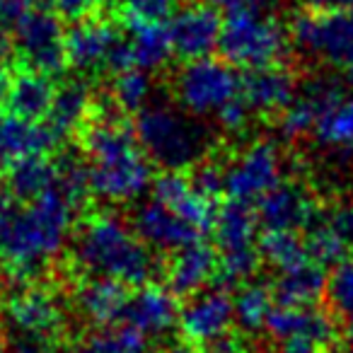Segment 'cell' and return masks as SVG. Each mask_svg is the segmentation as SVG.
<instances>
[{
    "label": "cell",
    "mask_w": 353,
    "mask_h": 353,
    "mask_svg": "<svg viewBox=\"0 0 353 353\" xmlns=\"http://www.w3.org/2000/svg\"><path fill=\"white\" fill-rule=\"evenodd\" d=\"M288 49V34L274 20L259 12V8H242V10H230L228 20L223 22L221 51L223 61L230 65L254 70L276 65L283 59Z\"/></svg>",
    "instance_id": "cell-5"
},
{
    "label": "cell",
    "mask_w": 353,
    "mask_h": 353,
    "mask_svg": "<svg viewBox=\"0 0 353 353\" xmlns=\"http://www.w3.org/2000/svg\"><path fill=\"white\" fill-rule=\"evenodd\" d=\"M312 133L327 148H353V97L346 90L319 109Z\"/></svg>",
    "instance_id": "cell-27"
},
{
    "label": "cell",
    "mask_w": 353,
    "mask_h": 353,
    "mask_svg": "<svg viewBox=\"0 0 353 353\" xmlns=\"http://www.w3.org/2000/svg\"><path fill=\"white\" fill-rule=\"evenodd\" d=\"M152 199L165 203L167 208L176 213L179 218L194 225L196 230L206 232L216 223V199L203 194L201 189L182 174V170H167L152 182Z\"/></svg>",
    "instance_id": "cell-12"
},
{
    "label": "cell",
    "mask_w": 353,
    "mask_h": 353,
    "mask_svg": "<svg viewBox=\"0 0 353 353\" xmlns=\"http://www.w3.org/2000/svg\"><path fill=\"white\" fill-rule=\"evenodd\" d=\"M56 184V165L44 155H27L10 162L8 170V189L12 196L32 201Z\"/></svg>",
    "instance_id": "cell-29"
},
{
    "label": "cell",
    "mask_w": 353,
    "mask_h": 353,
    "mask_svg": "<svg viewBox=\"0 0 353 353\" xmlns=\"http://www.w3.org/2000/svg\"><path fill=\"white\" fill-rule=\"evenodd\" d=\"M54 97H56V88L51 83V75L34 68L8 80L6 94H3L8 112L17 114V117L32 119V121H39V119L49 117Z\"/></svg>",
    "instance_id": "cell-23"
},
{
    "label": "cell",
    "mask_w": 353,
    "mask_h": 353,
    "mask_svg": "<svg viewBox=\"0 0 353 353\" xmlns=\"http://www.w3.org/2000/svg\"><path fill=\"white\" fill-rule=\"evenodd\" d=\"M329 223L334 225V230L341 235V240L348 247H353V206H341L336 211L329 213Z\"/></svg>",
    "instance_id": "cell-41"
},
{
    "label": "cell",
    "mask_w": 353,
    "mask_h": 353,
    "mask_svg": "<svg viewBox=\"0 0 353 353\" xmlns=\"http://www.w3.org/2000/svg\"><path fill=\"white\" fill-rule=\"evenodd\" d=\"M145 339V334L126 324V327L92 334L73 353H148Z\"/></svg>",
    "instance_id": "cell-33"
},
{
    "label": "cell",
    "mask_w": 353,
    "mask_h": 353,
    "mask_svg": "<svg viewBox=\"0 0 353 353\" xmlns=\"http://www.w3.org/2000/svg\"><path fill=\"white\" fill-rule=\"evenodd\" d=\"M314 10H353V0H305Z\"/></svg>",
    "instance_id": "cell-45"
},
{
    "label": "cell",
    "mask_w": 353,
    "mask_h": 353,
    "mask_svg": "<svg viewBox=\"0 0 353 353\" xmlns=\"http://www.w3.org/2000/svg\"><path fill=\"white\" fill-rule=\"evenodd\" d=\"M307 235H305V247H307V254L314 264L319 266H332L339 261L346 259V252L351 247L341 240L334 225L329 223L327 216H317L307 228Z\"/></svg>",
    "instance_id": "cell-32"
},
{
    "label": "cell",
    "mask_w": 353,
    "mask_h": 353,
    "mask_svg": "<svg viewBox=\"0 0 353 353\" xmlns=\"http://www.w3.org/2000/svg\"><path fill=\"white\" fill-rule=\"evenodd\" d=\"M123 319L145 336H162L179 322L176 295L170 288L145 283L136 295L128 298Z\"/></svg>",
    "instance_id": "cell-17"
},
{
    "label": "cell",
    "mask_w": 353,
    "mask_h": 353,
    "mask_svg": "<svg viewBox=\"0 0 353 353\" xmlns=\"http://www.w3.org/2000/svg\"><path fill=\"white\" fill-rule=\"evenodd\" d=\"M281 182V152L274 143L256 141L223 170V192L232 201H259Z\"/></svg>",
    "instance_id": "cell-8"
},
{
    "label": "cell",
    "mask_w": 353,
    "mask_h": 353,
    "mask_svg": "<svg viewBox=\"0 0 353 353\" xmlns=\"http://www.w3.org/2000/svg\"><path fill=\"white\" fill-rule=\"evenodd\" d=\"M133 230L138 232L148 247H155L162 252H176L192 242L201 240L203 232L189 225L184 218L176 216L172 208H167L160 201H148L136 211L133 218Z\"/></svg>",
    "instance_id": "cell-15"
},
{
    "label": "cell",
    "mask_w": 353,
    "mask_h": 353,
    "mask_svg": "<svg viewBox=\"0 0 353 353\" xmlns=\"http://www.w3.org/2000/svg\"><path fill=\"white\" fill-rule=\"evenodd\" d=\"M10 51H12V41H10V37H8V30L0 27V61H6L8 56H10Z\"/></svg>",
    "instance_id": "cell-46"
},
{
    "label": "cell",
    "mask_w": 353,
    "mask_h": 353,
    "mask_svg": "<svg viewBox=\"0 0 353 353\" xmlns=\"http://www.w3.org/2000/svg\"><path fill=\"white\" fill-rule=\"evenodd\" d=\"M256 225H259V218H256V211L250 208V203L230 201L228 206H223L213 223L216 245L221 254L254 250Z\"/></svg>",
    "instance_id": "cell-24"
},
{
    "label": "cell",
    "mask_w": 353,
    "mask_h": 353,
    "mask_svg": "<svg viewBox=\"0 0 353 353\" xmlns=\"http://www.w3.org/2000/svg\"><path fill=\"white\" fill-rule=\"evenodd\" d=\"M143 152L165 170H187L206 150V133L170 107H143L136 119Z\"/></svg>",
    "instance_id": "cell-4"
},
{
    "label": "cell",
    "mask_w": 353,
    "mask_h": 353,
    "mask_svg": "<svg viewBox=\"0 0 353 353\" xmlns=\"http://www.w3.org/2000/svg\"><path fill=\"white\" fill-rule=\"evenodd\" d=\"M259 250H245V252H225L218 256V271H216V283L221 288H235V285L245 283L259 266Z\"/></svg>",
    "instance_id": "cell-36"
},
{
    "label": "cell",
    "mask_w": 353,
    "mask_h": 353,
    "mask_svg": "<svg viewBox=\"0 0 353 353\" xmlns=\"http://www.w3.org/2000/svg\"><path fill=\"white\" fill-rule=\"evenodd\" d=\"M6 88H8V80L3 78V73H0V97H3V94H6Z\"/></svg>",
    "instance_id": "cell-48"
},
{
    "label": "cell",
    "mask_w": 353,
    "mask_h": 353,
    "mask_svg": "<svg viewBox=\"0 0 353 353\" xmlns=\"http://www.w3.org/2000/svg\"><path fill=\"white\" fill-rule=\"evenodd\" d=\"M327 285V276H324L322 266L307 261V264L298 266L293 271H283L279 276V281L274 283V298L276 305H314V300H319V295L324 293Z\"/></svg>",
    "instance_id": "cell-28"
},
{
    "label": "cell",
    "mask_w": 353,
    "mask_h": 353,
    "mask_svg": "<svg viewBox=\"0 0 353 353\" xmlns=\"http://www.w3.org/2000/svg\"><path fill=\"white\" fill-rule=\"evenodd\" d=\"M266 329L279 341L283 339H312L317 343H329L334 339V319L312 305H279L271 310Z\"/></svg>",
    "instance_id": "cell-22"
},
{
    "label": "cell",
    "mask_w": 353,
    "mask_h": 353,
    "mask_svg": "<svg viewBox=\"0 0 353 353\" xmlns=\"http://www.w3.org/2000/svg\"><path fill=\"white\" fill-rule=\"evenodd\" d=\"M240 97L256 114L283 112L295 99V80L285 68H254L240 80Z\"/></svg>",
    "instance_id": "cell-20"
},
{
    "label": "cell",
    "mask_w": 353,
    "mask_h": 353,
    "mask_svg": "<svg viewBox=\"0 0 353 353\" xmlns=\"http://www.w3.org/2000/svg\"><path fill=\"white\" fill-rule=\"evenodd\" d=\"M218 271V254L213 247L203 245L201 240L176 250L167 266V288L176 298H187L194 295L216 279Z\"/></svg>",
    "instance_id": "cell-18"
},
{
    "label": "cell",
    "mask_w": 353,
    "mask_h": 353,
    "mask_svg": "<svg viewBox=\"0 0 353 353\" xmlns=\"http://www.w3.org/2000/svg\"><path fill=\"white\" fill-rule=\"evenodd\" d=\"M339 353H353V341L348 343V346H343V348H341V351H339Z\"/></svg>",
    "instance_id": "cell-50"
},
{
    "label": "cell",
    "mask_w": 353,
    "mask_h": 353,
    "mask_svg": "<svg viewBox=\"0 0 353 353\" xmlns=\"http://www.w3.org/2000/svg\"><path fill=\"white\" fill-rule=\"evenodd\" d=\"M213 8H223V10H242V8H256L264 0H203Z\"/></svg>",
    "instance_id": "cell-43"
},
{
    "label": "cell",
    "mask_w": 353,
    "mask_h": 353,
    "mask_svg": "<svg viewBox=\"0 0 353 353\" xmlns=\"http://www.w3.org/2000/svg\"><path fill=\"white\" fill-rule=\"evenodd\" d=\"M179 0H121V10L126 20L165 22L174 17Z\"/></svg>",
    "instance_id": "cell-37"
},
{
    "label": "cell",
    "mask_w": 353,
    "mask_h": 353,
    "mask_svg": "<svg viewBox=\"0 0 353 353\" xmlns=\"http://www.w3.org/2000/svg\"><path fill=\"white\" fill-rule=\"evenodd\" d=\"M317 216L312 196L298 184L279 182L256 201V218L264 230H305Z\"/></svg>",
    "instance_id": "cell-14"
},
{
    "label": "cell",
    "mask_w": 353,
    "mask_h": 353,
    "mask_svg": "<svg viewBox=\"0 0 353 353\" xmlns=\"http://www.w3.org/2000/svg\"><path fill=\"white\" fill-rule=\"evenodd\" d=\"M235 319L232 298L225 288L208 290V293H194L192 300L179 310V329L184 339L196 346H206L228 334V327Z\"/></svg>",
    "instance_id": "cell-13"
},
{
    "label": "cell",
    "mask_w": 353,
    "mask_h": 353,
    "mask_svg": "<svg viewBox=\"0 0 353 353\" xmlns=\"http://www.w3.org/2000/svg\"><path fill=\"white\" fill-rule=\"evenodd\" d=\"M112 94L117 107H121L123 112H141L143 107H148L150 78L143 68H128L123 73H117Z\"/></svg>",
    "instance_id": "cell-35"
},
{
    "label": "cell",
    "mask_w": 353,
    "mask_h": 353,
    "mask_svg": "<svg viewBox=\"0 0 353 353\" xmlns=\"http://www.w3.org/2000/svg\"><path fill=\"white\" fill-rule=\"evenodd\" d=\"M10 353H49L44 341H34V339L20 336V341H15V346L10 348Z\"/></svg>",
    "instance_id": "cell-44"
},
{
    "label": "cell",
    "mask_w": 353,
    "mask_h": 353,
    "mask_svg": "<svg viewBox=\"0 0 353 353\" xmlns=\"http://www.w3.org/2000/svg\"><path fill=\"white\" fill-rule=\"evenodd\" d=\"M128 298L131 295L126 290V283L107 279V276H94L78 288L75 303L88 322L97 324V327H109L126 314Z\"/></svg>",
    "instance_id": "cell-21"
},
{
    "label": "cell",
    "mask_w": 353,
    "mask_h": 353,
    "mask_svg": "<svg viewBox=\"0 0 353 353\" xmlns=\"http://www.w3.org/2000/svg\"><path fill=\"white\" fill-rule=\"evenodd\" d=\"M167 353H194L192 348H172V351H167Z\"/></svg>",
    "instance_id": "cell-49"
},
{
    "label": "cell",
    "mask_w": 353,
    "mask_h": 353,
    "mask_svg": "<svg viewBox=\"0 0 353 353\" xmlns=\"http://www.w3.org/2000/svg\"><path fill=\"white\" fill-rule=\"evenodd\" d=\"M119 34L109 22L85 17L65 32V59L78 70H94L107 65Z\"/></svg>",
    "instance_id": "cell-16"
},
{
    "label": "cell",
    "mask_w": 353,
    "mask_h": 353,
    "mask_svg": "<svg viewBox=\"0 0 353 353\" xmlns=\"http://www.w3.org/2000/svg\"><path fill=\"white\" fill-rule=\"evenodd\" d=\"M256 250H259L261 259L266 264L276 266L281 274L312 261L307 254V247H305V240H300L295 230H266Z\"/></svg>",
    "instance_id": "cell-31"
},
{
    "label": "cell",
    "mask_w": 353,
    "mask_h": 353,
    "mask_svg": "<svg viewBox=\"0 0 353 353\" xmlns=\"http://www.w3.org/2000/svg\"><path fill=\"white\" fill-rule=\"evenodd\" d=\"M8 322L20 336L46 343L63 329L65 312L54 290L25 285L8 305Z\"/></svg>",
    "instance_id": "cell-10"
},
{
    "label": "cell",
    "mask_w": 353,
    "mask_h": 353,
    "mask_svg": "<svg viewBox=\"0 0 353 353\" xmlns=\"http://www.w3.org/2000/svg\"><path fill=\"white\" fill-rule=\"evenodd\" d=\"M174 92L189 114L208 117L240 97V78L228 61L206 56V59L187 61V65L176 75Z\"/></svg>",
    "instance_id": "cell-7"
},
{
    "label": "cell",
    "mask_w": 353,
    "mask_h": 353,
    "mask_svg": "<svg viewBox=\"0 0 353 353\" xmlns=\"http://www.w3.org/2000/svg\"><path fill=\"white\" fill-rule=\"evenodd\" d=\"M17 46H20L22 59L34 70L46 75H59L65 59V34L61 30L59 15L51 10H32L20 27L15 30Z\"/></svg>",
    "instance_id": "cell-9"
},
{
    "label": "cell",
    "mask_w": 353,
    "mask_h": 353,
    "mask_svg": "<svg viewBox=\"0 0 353 353\" xmlns=\"http://www.w3.org/2000/svg\"><path fill=\"white\" fill-rule=\"evenodd\" d=\"M274 303V288L264 283H245L232 300L237 327L247 334H256L259 329H266Z\"/></svg>",
    "instance_id": "cell-30"
},
{
    "label": "cell",
    "mask_w": 353,
    "mask_h": 353,
    "mask_svg": "<svg viewBox=\"0 0 353 353\" xmlns=\"http://www.w3.org/2000/svg\"><path fill=\"white\" fill-rule=\"evenodd\" d=\"M293 44L353 80V10H310L293 20Z\"/></svg>",
    "instance_id": "cell-6"
},
{
    "label": "cell",
    "mask_w": 353,
    "mask_h": 353,
    "mask_svg": "<svg viewBox=\"0 0 353 353\" xmlns=\"http://www.w3.org/2000/svg\"><path fill=\"white\" fill-rule=\"evenodd\" d=\"M8 218H10V211H8V199H6L3 187H0V232H3V228H6Z\"/></svg>",
    "instance_id": "cell-47"
},
{
    "label": "cell",
    "mask_w": 353,
    "mask_h": 353,
    "mask_svg": "<svg viewBox=\"0 0 353 353\" xmlns=\"http://www.w3.org/2000/svg\"><path fill=\"white\" fill-rule=\"evenodd\" d=\"M83 145L92 160L90 189L104 201H136L155 182L150 157L143 152L136 133L117 117L99 119L88 126Z\"/></svg>",
    "instance_id": "cell-2"
},
{
    "label": "cell",
    "mask_w": 353,
    "mask_h": 353,
    "mask_svg": "<svg viewBox=\"0 0 353 353\" xmlns=\"http://www.w3.org/2000/svg\"><path fill=\"white\" fill-rule=\"evenodd\" d=\"M61 136L49 123L32 121L8 112L0 114V160L15 162L27 155H46Z\"/></svg>",
    "instance_id": "cell-19"
},
{
    "label": "cell",
    "mask_w": 353,
    "mask_h": 353,
    "mask_svg": "<svg viewBox=\"0 0 353 353\" xmlns=\"http://www.w3.org/2000/svg\"><path fill=\"white\" fill-rule=\"evenodd\" d=\"M128 27V46H131L136 68L152 70L160 68L172 56V37L165 22H143L126 20Z\"/></svg>",
    "instance_id": "cell-25"
},
{
    "label": "cell",
    "mask_w": 353,
    "mask_h": 353,
    "mask_svg": "<svg viewBox=\"0 0 353 353\" xmlns=\"http://www.w3.org/2000/svg\"><path fill=\"white\" fill-rule=\"evenodd\" d=\"M37 0H0V27L17 30L20 22L34 10Z\"/></svg>",
    "instance_id": "cell-40"
},
{
    "label": "cell",
    "mask_w": 353,
    "mask_h": 353,
    "mask_svg": "<svg viewBox=\"0 0 353 353\" xmlns=\"http://www.w3.org/2000/svg\"><path fill=\"white\" fill-rule=\"evenodd\" d=\"M322 343L312 341V339H283L279 351L274 353H322Z\"/></svg>",
    "instance_id": "cell-42"
},
{
    "label": "cell",
    "mask_w": 353,
    "mask_h": 353,
    "mask_svg": "<svg viewBox=\"0 0 353 353\" xmlns=\"http://www.w3.org/2000/svg\"><path fill=\"white\" fill-rule=\"evenodd\" d=\"M44 3L49 6L51 12H56V15L63 17V20H73V22H80V20H85V17H90L99 6V0H44Z\"/></svg>",
    "instance_id": "cell-38"
},
{
    "label": "cell",
    "mask_w": 353,
    "mask_h": 353,
    "mask_svg": "<svg viewBox=\"0 0 353 353\" xmlns=\"http://www.w3.org/2000/svg\"><path fill=\"white\" fill-rule=\"evenodd\" d=\"M73 261L85 274L126 285H145L157 266L138 232L112 213H99L85 223L75 237Z\"/></svg>",
    "instance_id": "cell-3"
},
{
    "label": "cell",
    "mask_w": 353,
    "mask_h": 353,
    "mask_svg": "<svg viewBox=\"0 0 353 353\" xmlns=\"http://www.w3.org/2000/svg\"><path fill=\"white\" fill-rule=\"evenodd\" d=\"M78 203L54 184L32 199L25 211L8 218L0 232V256L15 281H27L63 250Z\"/></svg>",
    "instance_id": "cell-1"
},
{
    "label": "cell",
    "mask_w": 353,
    "mask_h": 353,
    "mask_svg": "<svg viewBox=\"0 0 353 353\" xmlns=\"http://www.w3.org/2000/svg\"><path fill=\"white\" fill-rule=\"evenodd\" d=\"M324 293L334 317L353 327V259L334 264V271L327 276Z\"/></svg>",
    "instance_id": "cell-34"
},
{
    "label": "cell",
    "mask_w": 353,
    "mask_h": 353,
    "mask_svg": "<svg viewBox=\"0 0 353 353\" xmlns=\"http://www.w3.org/2000/svg\"><path fill=\"white\" fill-rule=\"evenodd\" d=\"M250 114H252V109L245 104V99L235 97L232 102H228L225 107L218 112V121H221V126L225 128V131L240 133L242 128L250 123Z\"/></svg>",
    "instance_id": "cell-39"
},
{
    "label": "cell",
    "mask_w": 353,
    "mask_h": 353,
    "mask_svg": "<svg viewBox=\"0 0 353 353\" xmlns=\"http://www.w3.org/2000/svg\"><path fill=\"white\" fill-rule=\"evenodd\" d=\"M92 109V94H90L88 83L83 80H68L56 90L54 104L49 112V126L59 133L61 138L70 136L83 126Z\"/></svg>",
    "instance_id": "cell-26"
},
{
    "label": "cell",
    "mask_w": 353,
    "mask_h": 353,
    "mask_svg": "<svg viewBox=\"0 0 353 353\" xmlns=\"http://www.w3.org/2000/svg\"><path fill=\"white\" fill-rule=\"evenodd\" d=\"M221 30L223 20L218 15V8L208 6V3L189 6L174 12V20L170 25L172 49L184 61L206 59L218 49Z\"/></svg>",
    "instance_id": "cell-11"
}]
</instances>
